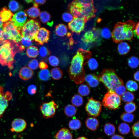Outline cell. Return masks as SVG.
I'll list each match as a JSON object with an SVG mask.
<instances>
[{
  "instance_id": "obj_49",
  "label": "cell",
  "mask_w": 139,
  "mask_h": 139,
  "mask_svg": "<svg viewBox=\"0 0 139 139\" xmlns=\"http://www.w3.org/2000/svg\"><path fill=\"white\" fill-rule=\"evenodd\" d=\"M139 121H138L134 123L132 126V133L135 137H139Z\"/></svg>"
},
{
  "instance_id": "obj_13",
  "label": "cell",
  "mask_w": 139,
  "mask_h": 139,
  "mask_svg": "<svg viewBox=\"0 0 139 139\" xmlns=\"http://www.w3.org/2000/svg\"><path fill=\"white\" fill-rule=\"evenodd\" d=\"M50 31L44 27L40 28L35 36L34 40L38 45L47 43L49 39Z\"/></svg>"
},
{
  "instance_id": "obj_44",
  "label": "cell",
  "mask_w": 139,
  "mask_h": 139,
  "mask_svg": "<svg viewBox=\"0 0 139 139\" xmlns=\"http://www.w3.org/2000/svg\"><path fill=\"white\" fill-rule=\"evenodd\" d=\"M49 64L52 66L56 67L58 65L59 63V60L56 56L51 55L49 56L48 58Z\"/></svg>"
},
{
  "instance_id": "obj_52",
  "label": "cell",
  "mask_w": 139,
  "mask_h": 139,
  "mask_svg": "<svg viewBox=\"0 0 139 139\" xmlns=\"http://www.w3.org/2000/svg\"><path fill=\"white\" fill-rule=\"evenodd\" d=\"M28 93L31 95L35 94L37 91L36 86L33 84L30 85L28 88Z\"/></svg>"
},
{
  "instance_id": "obj_55",
  "label": "cell",
  "mask_w": 139,
  "mask_h": 139,
  "mask_svg": "<svg viewBox=\"0 0 139 139\" xmlns=\"http://www.w3.org/2000/svg\"><path fill=\"white\" fill-rule=\"evenodd\" d=\"M33 3H35L38 6L43 4L46 2V0H34Z\"/></svg>"
},
{
  "instance_id": "obj_43",
  "label": "cell",
  "mask_w": 139,
  "mask_h": 139,
  "mask_svg": "<svg viewBox=\"0 0 139 139\" xmlns=\"http://www.w3.org/2000/svg\"><path fill=\"white\" fill-rule=\"evenodd\" d=\"M33 41L28 37H22L19 43L25 48L32 46Z\"/></svg>"
},
{
  "instance_id": "obj_36",
  "label": "cell",
  "mask_w": 139,
  "mask_h": 139,
  "mask_svg": "<svg viewBox=\"0 0 139 139\" xmlns=\"http://www.w3.org/2000/svg\"><path fill=\"white\" fill-rule=\"evenodd\" d=\"M126 88L129 91L135 92L138 90V86L135 81L133 80H129L126 83Z\"/></svg>"
},
{
  "instance_id": "obj_18",
  "label": "cell",
  "mask_w": 139,
  "mask_h": 139,
  "mask_svg": "<svg viewBox=\"0 0 139 139\" xmlns=\"http://www.w3.org/2000/svg\"><path fill=\"white\" fill-rule=\"evenodd\" d=\"M33 74V72L32 70L26 66L22 67L20 70L19 73L20 78L24 81L31 79L32 77Z\"/></svg>"
},
{
  "instance_id": "obj_25",
  "label": "cell",
  "mask_w": 139,
  "mask_h": 139,
  "mask_svg": "<svg viewBox=\"0 0 139 139\" xmlns=\"http://www.w3.org/2000/svg\"><path fill=\"white\" fill-rule=\"evenodd\" d=\"M25 12L30 18L35 19L39 16L40 11L38 7L33 6L25 10Z\"/></svg>"
},
{
  "instance_id": "obj_16",
  "label": "cell",
  "mask_w": 139,
  "mask_h": 139,
  "mask_svg": "<svg viewBox=\"0 0 139 139\" xmlns=\"http://www.w3.org/2000/svg\"><path fill=\"white\" fill-rule=\"evenodd\" d=\"M98 35L96 33L95 29L88 31L84 34L81 40L86 43H91L96 41L98 38Z\"/></svg>"
},
{
  "instance_id": "obj_12",
  "label": "cell",
  "mask_w": 139,
  "mask_h": 139,
  "mask_svg": "<svg viewBox=\"0 0 139 139\" xmlns=\"http://www.w3.org/2000/svg\"><path fill=\"white\" fill-rule=\"evenodd\" d=\"M27 15L23 11L18 12L13 15L12 21L14 26L21 31L23 26L26 22Z\"/></svg>"
},
{
  "instance_id": "obj_50",
  "label": "cell",
  "mask_w": 139,
  "mask_h": 139,
  "mask_svg": "<svg viewBox=\"0 0 139 139\" xmlns=\"http://www.w3.org/2000/svg\"><path fill=\"white\" fill-rule=\"evenodd\" d=\"M126 91V88L124 85L118 86L114 91L117 95L120 96L122 95Z\"/></svg>"
},
{
  "instance_id": "obj_47",
  "label": "cell",
  "mask_w": 139,
  "mask_h": 139,
  "mask_svg": "<svg viewBox=\"0 0 139 139\" xmlns=\"http://www.w3.org/2000/svg\"><path fill=\"white\" fill-rule=\"evenodd\" d=\"M88 65L89 68L94 70L97 68L98 66V63L94 58H89L88 60Z\"/></svg>"
},
{
  "instance_id": "obj_62",
  "label": "cell",
  "mask_w": 139,
  "mask_h": 139,
  "mask_svg": "<svg viewBox=\"0 0 139 139\" xmlns=\"http://www.w3.org/2000/svg\"><path fill=\"white\" fill-rule=\"evenodd\" d=\"M98 139H102V138H98Z\"/></svg>"
},
{
  "instance_id": "obj_30",
  "label": "cell",
  "mask_w": 139,
  "mask_h": 139,
  "mask_svg": "<svg viewBox=\"0 0 139 139\" xmlns=\"http://www.w3.org/2000/svg\"><path fill=\"white\" fill-rule=\"evenodd\" d=\"M27 56L30 58H35L39 54V50L38 48L33 46L28 47L26 50Z\"/></svg>"
},
{
  "instance_id": "obj_8",
  "label": "cell",
  "mask_w": 139,
  "mask_h": 139,
  "mask_svg": "<svg viewBox=\"0 0 139 139\" xmlns=\"http://www.w3.org/2000/svg\"><path fill=\"white\" fill-rule=\"evenodd\" d=\"M102 106L101 102L91 97L88 99L85 106V109L88 115L96 117L100 115Z\"/></svg>"
},
{
  "instance_id": "obj_46",
  "label": "cell",
  "mask_w": 139,
  "mask_h": 139,
  "mask_svg": "<svg viewBox=\"0 0 139 139\" xmlns=\"http://www.w3.org/2000/svg\"><path fill=\"white\" fill-rule=\"evenodd\" d=\"M62 18L65 22L70 23L73 20L74 17L70 12H65L62 14Z\"/></svg>"
},
{
  "instance_id": "obj_32",
  "label": "cell",
  "mask_w": 139,
  "mask_h": 139,
  "mask_svg": "<svg viewBox=\"0 0 139 139\" xmlns=\"http://www.w3.org/2000/svg\"><path fill=\"white\" fill-rule=\"evenodd\" d=\"M81 121L79 119L73 118L68 123L69 128L72 130H75L80 129L81 126Z\"/></svg>"
},
{
  "instance_id": "obj_34",
  "label": "cell",
  "mask_w": 139,
  "mask_h": 139,
  "mask_svg": "<svg viewBox=\"0 0 139 139\" xmlns=\"http://www.w3.org/2000/svg\"><path fill=\"white\" fill-rule=\"evenodd\" d=\"M78 91L81 95L86 96L89 94L90 90L89 87L87 85L82 84L79 86Z\"/></svg>"
},
{
  "instance_id": "obj_48",
  "label": "cell",
  "mask_w": 139,
  "mask_h": 139,
  "mask_svg": "<svg viewBox=\"0 0 139 139\" xmlns=\"http://www.w3.org/2000/svg\"><path fill=\"white\" fill-rule=\"evenodd\" d=\"M38 60L35 59H32L30 60L28 64V67L32 70L37 69L39 67Z\"/></svg>"
},
{
  "instance_id": "obj_10",
  "label": "cell",
  "mask_w": 139,
  "mask_h": 139,
  "mask_svg": "<svg viewBox=\"0 0 139 139\" xmlns=\"http://www.w3.org/2000/svg\"><path fill=\"white\" fill-rule=\"evenodd\" d=\"M12 98V95L11 92L7 91L4 93L3 87L0 86V119L3 117L8 107V102Z\"/></svg>"
},
{
  "instance_id": "obj_17",
  "label": "cell",
  "mask_w": 139,
  "mask_h": 139,
  "mask_svg": "<svg viewBox=\"0 0 139 139\" xmlns=\"http://www.w3.org/2000/svg\"><path fill=\"white\" fill-rule=\"evenodd\" d=\"M84 81L88 85L92 88L96 87L98 85L100 82L98 76L93 73L86 75L85 76Z\"/></svg>"
},
{
  "instance_id": "obj_3",
  "label": "cell",
  "mask_w": 139,
  "mask_h": 139,
  "mask_svg": "<svg viewBox=\"0 0 139 139\" xmlns=\"http://www.w3.org/2000/svg\"><path fill=\"white\" fill-rule=\"evenodd\" d=\"M135 25V23L131 20L117 23L111 33L113 41L119 43L124 40L131 41L133 40Z\"/></svg>"
},
{
  "instance_id": "obj_59",
  "label": "cell",
  "mask_w": 139,
  "mask_h": 139,
  "mask_svg": "<svg viewBox=\"0 0 139 139\" xmlns=\"http://www.w3.org/2000/svg\"><path fill=\"white\" fill-rule=\"evenodd\" d=\"M24 1L27 3H33L34 0H24Z\"/></svg>"
},
{
  "instance_id": "obj_45",
  "label": "cell",
  "mask_w": 139,
  "mask_h": 139,
  "mask_svg": "<svg viewBox=\"0 0 139 139\" xmlns=\"http://www.w3.org/2000/svg\"><path fill=\"white\" fill-rule=\"evenodd\" d=\"M50 52L48 48L45 46L41 47L39 50V54L42 58H45L50 54Z\"/></svg>"
},
{
  "instance_id": "obj_61",
  "label": "cell",
  "mask_w": 139,
  "mask_h": 139,
  "mask_svg": "<svg viewBox=\"0 0 139 139\" xmlns=\"http://www.w3.org/2000/svg\"><path fill=\"white\" fill-rule=\"evenodd\" d=\"M3 22L2 21L0 17V27H1L2 26H3Z\"/></svg>"
},
{
  "instance_id": "obj_28",
  "label": "cell",
  "mask_w": 139,
  "mask_h": 139,
  "mask_svg": "<svg viewBox=\"0 0 139 139\" xmlns=\"http://www.w3.org/2000/svg\"><path fill=\"white\" fill-rule=\"evenodd\" d=\"M116 131V128L114 125L111 123H107L104 126V131L108 136H112L114 135Z\"/></svg>"
},
{
  "instance_id": "obj_9",
  "label": "cell",
  "mask_w": 139,
  "mask_h": 139,
  "mask_svg": "<svg viewBox=\"0 0 139 139\" xmlns=\"http://www.w3.org/2000/svg\"><path fill=\"white\" fill-rule=\"evenodd\" d=\"M58 106L53 100L48 102H43L40 107L43 117L46 119L52 118L55 114Z\"/></svg>"
},
{
  "instance_id": "obj_5",
  "label": "cell",
  "mask_w": 139,
  "mask_h": 139,
  "mask_svg": "<svg viewBox=\"0 0 139 139\" xmlns=\"http://www.w3.org/2000/svg\"><path fill=\"white\" fill-rule=\"evenodd\" d=\"M2 27V38L4 41L9 40L16 43L20 42L22 37L21 31L14 26L12 21L4 23Z\"/></svg>"
},
{
  "instance_id": "obj_2",
  "label": "cell",
  "mask_w": 139,
  "mask_h": 139,
  "mask_svg": "<svg viewBox=\"0 0 139 139\" xmlns=\"http://www.w3.org/2000/svg\"><path fill=\"white\" fill-rule=\"evenodd\" d=\"M21 47L18 43L9 40H4L0 47V64L3 66H7L10 71L12 70L15 62V55L17 53L23 51Z\"/></svg>"
},
{
  "instance_id": "obj_60",
  "label": "cell",
  "mask_w": 139,
  "mask_h": 139,
  "mask_svg": "<svg viewBox=\"0 0 139 139\" xmlns=\"http://www.w3.org/2000/svg\"><path fill=\"white\" fill-rule=\"evenodd\" d=\"M76 139H88L85 137L84 136L79 137L77 138Z\"/></svg>"
},
{
  "instance_id": "obj_29",
  "label": "cell",
  "mask_w": 139,
  "mask_h": 139,
  "mask_svg": "<svg viewBox=\"0 0 139 139\" xmlns=\"http://www.w3.org/2000/svg\"><path fill=\"white\" fill-rule=\"evenodd\" d=\"M119 132L122 135H125L129 133L131 128L129 125L125 123H122L118 128Z\"/></svg>"
},
{
  "instance_id": "obj_41",
  "label": "cell",
  "mask_w": 139,
  "mask_h": 139,
  "mask_svg": "<svg viewBox=\"0 0 139 139\" xmlns=\"http://www.w3.org/2000/svg\"><path fill=\"white\" fill-rule=\"evenodd\" d=\"M124 109L126 112L132 113L136 110V105L133 102L127 103L124 106Z\"/></svg>"
},
{
  "instance_id": "obj_51",
  "label": "cell",
  "mask_w": 139,
  "mask_h": 139,
  "mask_svg": "<svg viewBox=\"0 0 139 139\" xmlns=\"http://www.w3.org/2000/svg\"><path fill=\"white\" fill-rule=\"evenodd\" d=\"M101 34L102 37L106 38H108L111 36V33L107 28H103Z\"/></svg>"
},
{
  "instance_id": "obj_31",
  "label": "cell",
  "mask_w": 139,
  "mask_h": 139,
  "mask_svg": "<svg viewBox=\"0 0 139 139\" xmlns=\"http://www.w3.org/2000/svg\"><path fill=\"white\" fill-rule=\"evenodd\" d=\"M38 76L40 80L46 81L50 79L51 76L49 70L46 69L40 71L38 73Z\"/></svg>"
},
{
  "instance_id": "obj_11",
  "label": "cell",
  "mask_w": 139,
  "mask_h": 139,
  "mask_svg": "<svg viewBox=\"0 0 139 139\" xmlns=\"http://www.w3.org/2000/svg\"><path fill=\"white\" fill-rule=\"evenodd\" d=\"M87 22L82 18H74L73 20L68 23V27L72 31L79 34L84 30Z\"/></svg>"
},
{
  "instance_id": "obj_27",
  "label": "cell",
  "mask_w": 139,
  "mask_h": 139,
  "mask_svg": "<svg viewBox=\"0 0 139 139\" xmlns=\"http://www.w3.org/2000/svg\"><path fill=\"white\" fill-rule=\"evenodd\" d=\"M64 112L66 116L69 117H72L76 115L77 110L74 106L68 104L65 107Z\"/></svg>"
},
{
  "instance_id": "obj_22",
  "label": "cell",
  "mask_w": 139,
  "mask_h": 139,
  "mask_svg": "<svg viewBox=\"0 0 139 139\" xmlns=\"http://www.w3.org/2000/svg\"><path fill=\"white\" fill-rule=\"evenodd\" d=\"M55 32L57 36L60 37H64L67 35L69 36L71 35L70 33H68L67 27L62 23L59 24L56 26Z\"/></svg>"
},
{
  "instance_id": "obj_42",
  "label": "cell",
  "mask_w": 139,
  "mask_h": 139,
  "mask_svg": "<svg viewBox=\"0 0 139 139\" xmlns=\"http://www.w3.org/2000/svg\"><path fill=\"white\" fill-rule=\"evenodd\" d=\"M8 7L13 12H15L20 10V7L18 3L14 0H11L9 2Z\"/></svg>"
},
{
  "instance_id": "obj_57",
  "label": "cell",
  "mask_w": 139,
  "mask_h": 139,
  "mask_svg": "<svg viewBox=\"0 0 139 139\" xmlns=\"http://www.w3.org/2000/svg\"><path fill=\"white\" fill-rule=\"evenodd\" d=\"M134 78L136 81H139V71H136L134 73L133 75Z\"/></svg>"
},
{
  "instance_id": "obj_58",
  "label": "cell",
  "mask_w": 139,
  "mask_h": 139,
  "mask_svg": "<svg viewBox=\"0 0 139 139\" xmlns=\"http://www.w3.org/2000/svg\"><path fill=\"white\" fill-rule=\"evenodd\" d=\"M3 31V27H0V45L3 44L4 42L2 38Z\"/></svg>"
},
{
  "instance_id": "obj_24",
  "label": "cell",
  "mask_w": 139,
  "mask_h": 139,
  "mask_svg": "<svg viewBox=\"0 0 139 139\" xmlns=\"http://www.w3.org/2000/svg\"><path fill=\"white\" fill-rule=\"evenodd\" d=\"M119 43L117 47V50L120 54L125 55L129 52L131 49V47L128 43L123 41Z\"/></svg>"
},
{
  "instance_id": "obj_53",
  "label": "cell",
  "mask_w": 139,
  "mask_h": 139,
  "mask_svg": "<svg viewBox=\"0 0 139 139\" xmlns=\"http://www.w3.org/2000/svg\"><path fill=\"white\" fill-rule=\"evenodd\" d=\"M139 23L138 22L135 25V28L133 31L134 35L135 34V36H136L138 38H139Z\"/></svg>"
},
{
  "instance_id": "obj_1",
  "label": "cell",
  "mask_w": 139,
  "mask_h": 139,
  "mask_svg": "<svg viewBox=\"0 0 139 139\" xmlns=\"http://www.w3.org/2000/svg\"><path fill=\"white\" fill-rule=\"evenodd\" d=\"M89 51L79 49L73 57L68 70L70 79L76 84L82 83L84 81L85 72L83 65L91 56Z\"/></svg>"
},
{
  "instance_id": "obj_15",
  "label": "cell",
  "mask_w": 139,
  "mask_h": 139,
  "mask_svg": "<svg viewBox=\"0 0 139 139\" xmlns=\"http://www.w3.org/2000/svg\"><path fill=\"white\" fill-rule=\"evenodd\" d=\"M27 125V122L24 119L21 118H15L12 122L10 131L17 133H21L25 129Z\"/></svg>"
},
{
  "instance_id": "obj_4",
  "label": "cell",
  "mask_w": 139,
  "mask_h": 139,
  "mask_svg": "<svg viewBox=\"0 0 139 139\" xmlns=\"http://www.w3.org/2000/svg\"><path fill=\"white\" fill-rule=\"evenodd\" d=\"M98 76L99 82L103 83L108 91L114 92L117 86L124 85L123 80L113 69H104Z\"/></svg>"
},
{
  "instance_id": "obj_20",
  "label": "cell",
  "mask_w": 139,
  "mask_h": 139,
  "mask_svg": "<svg viewBox=\"0 0 139 139\" xmlns=\"http://www.w3.org/2000/svg\"><path fill=\"white\" fill-rule=\"evenodd\" d=\"M56 139H72L73 136L70 131L64 127L60 129L55 136Z\"/></svg>"
},
{
  "instance_id": "obj_39",
  "label": "cell",
  "mask_w": 139,
  "mask_h": 139,
  "mask_svg": "<svg viewBox=\"0 0 139 139\" xmlns=\"http://www.w3.org/2000/svg\"><path fill=\"white\" fill-rule=\"evenodd\" d=\"M121 96V99L126 103L132 102L135 99L133 93L129 91H126Z\"/></svg>"
},
{
  "instance_id": "obj_56",
  "label": "cell",
  "mask_w": 139,
  "mask_h": 139,
  "mask_svg": "<svg viewBox=\"0 0 139 139\" xmlns=\"http://www.w3.org/2000/svg\"><path fill=\"white\" fill-rule=\"evenodd\" d=\"M110 139H124V138L121 135L119 134L114 135Z\"/></svg>"
},
{
  "instance_id": "obj_7",
  "label": "cell",
  "mask_w": 139,
  "mask_h": 139,
  "mask_svg": "<svg viewBox=\"0 0 139 139\" xmlns=\"http://www.w3.org/2000/svg\"><path fill=\"white\" fill-rule=\"evenodd\" d=\"M102 104L105 108L115 110L121 105V99L115 92L108 91L104 95Z\"/></svg>"
},
{
  "instance_id": "obj_26",
  "label": "cell",
  "mask_w": 139,
  "mask_h": 139,
  "mask_svg": "<svg viewBox=\"0 0 139 139\" xmlns=\"http://www.w3.org/2000/svg\"><path fill=\"white\" fill-rule=\"evenodd\" d=\"M71 3L78 8L89 6L93 4V0H73Z\"/></svg>"
},
{
  "instance_id": "obj_37",
  "label": "cell",
  "mask_w": 139,
  "mask_h": 139,
  "mask_svg": "<svg viewBox=\"0 0 139 139\" xmlns=\"http://www.w3.org/2000/svg\"><path fill=\"white\" fill-rule=\"evenodd\" d=\"M68 8L70 13L73 16L74 18H81L79 9L71 3L68 5Z\"/></svg>"
},
{
  "instance_id": "obj_19",
  "label": "cell",
  "mask_w": 139,
  "mask_h": 139,
  "mask_svg": "<svg viewBox=\"0 0 139 139\" xmlns=\"http://www.w3.org/2000/svg\"><path fill=\"white\" fill-rule=\"evenodd\" d=\"M13 14L7 7H3L0 10V17L4 23L12 21Z\"/></svg>"
},
{
  "instance_id": "obj_33",
  "label": "cell",
  "mask_w": 139,
  "mask_h": 139,
  "mask_svg": "<svg viewBox=\"0 0 139 139\" xmlns=\"http://www.w3.org/2000/svg\"><path fill=\"white\" fill-rule=\"evenodd\" d=\"M51 76L54 80H59L62 77L63 73L59 68L56 67L53 68L50 72Z\"/></svg>"
},
{
  "instance_id": "obj_40",
  "label": "cell",
  "mask_w": 139,
  "mask_h": 139,
  "mask_svg": "<svg viewBox=\"0 0 139 139\" xmlns=\"http://www.w3.org/2000/svg\"><path fill=\"white\" fill-rule=\"evenodd\" d=\"M128 63L129 67L132 68H136L138 66L139 61L138 59L136 57L132 56L128 59Z\"/></svg>"
},
{
  "instance_id": "obj_35",
  "label": "cell",
  "mask_w": 139,
  "mask_h": 139,
  "mask_svg": "<svg viewBox=\"0 0 139 139\" xmlns=\"http://www.w3.org/2000/svg\"><path fill=\"white\" fill-rule=\"evenodd\" d=\"M71 102L73 106L76 107H79L83 104V100L80 95L76 94L72 97L71 99Z\"/></svg>"
},
{
  "instance_id": "obj_38",
  "label": "cell",
  "mask_w": 139,
  "mask_h": 139,
  "mask_svg": "<svg viewBox=\"0 0 139 139\" xmlns=\"http://www.w3.org/2000/svg\"><path fill=\"white\" fill-rule=\"evenodd\" d=\"M135 116L132 113L124 112L120 116V118L123 121L126 123L132 122Z\"/></svg>"
},
{
  "instance_id": "obj_14",
  "label": "cell",
  "mask_w": 139,
  "mask_h": 139,
  "mask_svg": "<svg viewBox=\"0 0 139 139\" xmlns=\"http://www.w3.org/2000/svg\"><path fill=\"white\" fill-rule=\"evenodd\" d=\"M78 8L80 13L81 18H84L87 21L95 16L97 10L93 4L89 6Z\"/></svg>"
},
{
  "instance_id": "obj_23",
  "label": "cell",
  "mask_w": 139,
  "mask_h": 139,
  "mask_svg": "<svg viewBox=\"0 0 139 139\" xmlns=\"http://www.w3.org/2000/svg\"><path fill=\"white\" fill-rule=\"evenodd\" d=\"M39 18L41 22L44 24H47L50 26H52L53 22H50L51 16L48 12L46 11L41 12L39 15Z\"/></svg>"
},
{
  "instance_id": "obj_6",
  "label": "cell",
  "mask_w": 139,
  "mask_h": 139,
  "mask_svg": "<svg viewBox=\"0 0 139 139\" xmlns=\"http://www.w3.org/2000/svg\"><path fill=\"white\" fill-rule=\"evenodd\" d=\"M40 27L37 20L29 19L27 21L21 30L22 37H28L33 41L34 37Z\"/></svg>"
},
{
  "instance_id": "obj_21",
  "label": "cell",
  "mask_w": 139,
  "mask_h": 139,
  "mask_svg": "<svg viewBox=\"0 0 139 139\" xmlns=\"http://www.w3.org/2000/svg\"><path fill=\"white\" fill-rule=\"evenodd\" d=\"M85 123L87 127L90 130L93 131L96 130L99 125L98 120L94 117L87 118Z\"/></svg>"
},
{
  "instance_id": "obj_54",
  "label": "cell",
  "mask_w": 139,
  "mask_h": 139,
  "mask_svg": "<svg viewBox=\"0 0 139 139\" xmlns=\"http://www.w3.org/2000/svg\"><path fill=\"white\" fill-rule=\"evenodd\" d=\"M39 66L41 70L47 69L48 67V65L44 61L40 62L39 64Z\"/></svg>"
}]
</instances>
